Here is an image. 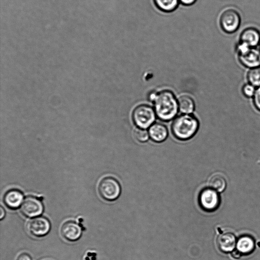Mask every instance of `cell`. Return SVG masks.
Here are the masks:
<instances>
[{
    "label": "cell",
    "instance_id": "18",
    "mask_svg": "<svg viewBox=\"0 0 260 260\" xmlns=\"http://www.w3.org/2000/svg\"><path fill=\"white\" fill-rule=\"evenodd\" d=\"M178 107L180 111L185 114H190L194 110V104L192 99L187 95H183L178 100Z\"/></svg>",
    "mask_w": 260,
    "mask_h": 260
},
{
    "label": "cell",
    "instance_id": "10",
    "mask_svg": "<svg viewBox=\"0 0 260 260\" xmlns=\"http://www.w3.org/2000/svg\"><path fill=\"white\" fill-rule=\"evenodd\" d=\"M61 234L66 240L74 241L79 239L82 234L81 226L75 221L70 220L65 222L61 226Z\"/></svg>",
    "mask_w": 260,
    "mask_h": 260
},
{
    "label": "cell",
    "instance_id": "24",
    "mask_svg": "<svg viewBox=\"0 0 260 260\" xmlns=\"http://www.w3.org/2000/svg\"><path fill=\"white\" fill-rule=\"evenodd\" d=\"M17 260H31L29 255L26 253H22L19 255Z\"/></svg>",
    "mask_w": 260,
    "mask_h": 260
},
{
    "label": "cell",
    "instance_id": "26",
    "mask_svg": "<svg viewBox=\"0 0 260 260\" xmlns=\"http://www.w3.org/2000/svg\"><path fill=\"white\" fill-rule=\"evenodd\" d=\"M1 215H0V218L1 219H2L5 215V212L3 208L2 207H1Z\"/></svg>",
    "mask_w": 260,
    "mask_h": 260
},
{
    "label": "cell",
    "instance_id": "23",
    "mask_svg": "<svg viewBox=\"0 0 260 260\" xmlns=\"http://www.w3.org/2000/svg\"><path fill=\"white\" fill-rule=\"evenodd\" d=\"M180 3L184 6H191L193 5L197 0H179Z\"/></svg>",
    "mask_w": 260,
    "mask_h": 260
},
{
    "label": "cell",
    "instance_id": "21",
    "mask_svg": "<svg viewBox=\"0 0 260 260\" xmlns=\"http://www.w3.org/2000/svg\"><path fill=\"white\" fill-rule=\"evenodd\" d=\"M255 90V86L250 83L245 84L242 88L244 95L248 98L253 96Z\"/></svg>",
    "mask_w": 260,
    "mask_h": 260
},
{
    "label": "cell",
    "instance_id": "5",
    "mask_svg": "<svg viewBox=\"0 0 260 260\" xmlns=\"http://www.w3.org/2000/svg\"><path fill=\"white\" fill-rule=\"evenodd\" d=\"M219 22L222 30L226 33L231 34L238 29L241 18L236 11L228 9L221 14Z\"/></svg>",
    "mask_w": 260,
    "mask_h": 260
},
{
    "label": "cell",
    "instance_id": "22",
    "mask_svg": "<svg viewBox=\"0 0 260 260\" xmlns=\"http://www.w3.org/2000/svg\"><path fill=\"white\" fill-rule=\"evenodd\" d=\"M253 103L257 109L260 111V86L255 90L253 95Z\"/></svg>",
    "mask_w": 260,
    "mask_h": 260
},
{
    "label": "cell",
    "instance_id": "1",
    "mask_svg": "<svg viewBox=\"0 0 260 260\" xmlns=\"http://www.w3.org/2000/svg\"><path fill=\"white\" fill-rule=\"evenodd\" d=\"M153 102L155 114L161 120L169 121L176 115L178 103L171 91L164 90L156 93Z\"/></svg>",
    "mask_w": 260,
    "mask_h": 260
},
{
    "label": "cell",
    "instance_id": "11",
    "mask_svg": "<svg viewBox=\"0 0 260 260\" xmlns=\"http://www.w3.org/2000/svg\"><path fill=\"white\" fill-rule=\"evenodd\" d=\"M236 244V237L232 233H223L217 239V244L219 249L224 252L232 251Z\"/></svg>",
    "mask_w": 260,
    "mask_h": 260
},
{
    "label": "cell",
    "instance_id": "12",
    "mask_svg": "<svg viewBox=\"0 0 260 260\" xmlns=\"http://www.w3.org/2000/svg\"><path fill=\"white\" fill-rule=\"evenodd\" d=\"M23 196L22 193L16 189H12L7 191L4 197V202L8 208L15 209L22 204Z\"/></svg>",
    "mask_w": 260,
    "mask_h": 260
},
{
    "label": "cell",
    "instance_id": "13",
    "mask_svg": "<svg viewBox=\"0 0 260 260\" xmlns=\"http://www.w3.org/2000/svg\"><path fill=\"white\" fill-rule=\"evenodd\" d=\"M240 41L247 44L251 47L255 48L260 43V33L255 28H247L241 32Z\"/></svg>",
    "mask_w": 260,
    "mask_h": 260
},
{
    "label": "cell",
    "instance_id": "6",
    "mask_svg": "<svg viewBox=\"0 0 260 260\" xmlns=\"http://www.w3.org/2000/svg\"><path fill=\"white\" fill-rule=\"evenodd\" d=\"M41 201L34 196H27L21 205L20 211L25 216L34 217L39 216L43 211Z\"/></svg>",
    "mask_w": 260,
    "mask_h": 260
},
{
    "label": "cell",
    "instance_id": "3",
    "mask_svg": "<svg viewBox=\"0 0 260 260\" xmlns=\"http://www.w3.org/2000/svg\"><path fill=\"white\" fill-rule=\"evenodd\" d=\"M98 191L101 197L107 201H114L118 198L121 192L119 182L115 178L106 177L99 182Z\"/></svg>",
    "mask_w": 260,
    "mask_h": 260
},
{
    "label": "cell",
    "instance_id": "19",
    "mask_svg": "<svg viewBox=\"0 0 260 260\" xmlns=\"http://www.w3.org/2000/svg\"><path fill=\"white\" fill-rule=\"evenodd\" d=\"M247 79L254 86H260V67L252 68L248 73Z\"/></svg>",
    "mask_w": 260,
    "mask_h": 260
},
{
    "label": "cell",
    "instance_id": "27",
    "mask_svg": "<svg viewBox=\"0 0 260 260\" xmlns=\"http://www.w3.org/2000/svg\"><path fill=\"white\" fill-rule=\"evenodd\" d=\"M259 46H260V43H259Z\"/></svg>",
    "mask_w": 260,
    "mask_h": 260
},
{
    "label": "cell",
    "instance_id": "9",
    "mask_svg": "<svg viewBox=\"0 0 260 260\" xmlns=\"http://www.w3.org/2000/svg\"><path fill=\"white\" fill-rule=\"evenodd\" d=\"M240 61L244 66L254 68L260 66V50L251 47L238 54Z\"/></svg>",
    "mask_w": 260,
    "mask_h": 260
},
{
    "label": "cell",
    "instance_id": "15",
    "mask_svg": "<svg viewBox=\"0 0 260 260\" xmlns=\"http://www.w3.org/2000/svg\"><path fill=\"white\" fill-rule=\"evenodd\" d=\"M238 251L243 254L251 252L254 247V242L252 238L248 236L240 237L236 244Z\"/></svg>",
    "mask_w": 260,
    "mask_h": 260
},
{
    "label": "cell",
    "instance_id": "2",
    "mask_svg": "<svg viewBox=\"0 0 260 260\" xmlns=\"http://www.w3.org/2000/svg\"><path fill=\"white\" fill-rule=\"evenodd\" d=\"M199 122L193 116L183 115L177 117L172 125V131L178 139L186 140L192 138L197 133Z\"/></svg>",
    "mask_w": 260,
    "mask_h": 260
},
{
    "label": "cell",
    "instance_id": "14",
    "mask_svg": "<svg viewBox=\"0 0 260 260\" xmlns=\"http://www.w3.org/2000/svg\"><path fill=\"white\" fill-rule=\"evenodd\" d=\"M148 133L151 139L156 142L164 141L168 136V131L166 126L158 123L151 125Z\"/></svg>",
    "mask_w": 260,
    "mask_h": 260
},
{
    "label": "cell",
    "instance_id": "8",
    "mask_svg": "<svg viewBox=\"0 0 260 260\" xmlns=\"http://www.w3.org/2000/svg\"><path fill=\"white\" fill-rule=\"evenodd\" d=\"M200 203L202 208L208 211L215 210L218 206L219 198L218 193L213 189H205L200 194Z\"/></svg>",
    "mask_w": 260,
    "mask_h": 260
},
{
    "label": "cell",
    "instance_id": "20",
    "mask_svg": "<svg viewBox=\"0 0 260 260\" xmlns=\"http://www.w3.org/2000/svg\"><path fill=\"white\" fill-rule=\"evenodd\" d=\"M136 139L140 142H145L149 138V133L144 128H137L134 131Z\"/></svg>",
    "mask_w": 260,
    "mask_h": 260
},
{
    "label": "cell",
    "instance_id": "17",
    "mask_svg": "<svg viewBox=\"0 0 260 260\" xmlns=\"http://www.w3.org/2000/svg\"><path fill=\"white\" fill-rule=\"evenodd\" d=\"M208 184L211 188L218 192H221L224 189L226 186V181L221 175L215 174L209 178Z\"/></svg>",
    "mask_w": 260,
    "mask_h": 260
},
{
    "label": "cell",
    "instance_id": "25",
    "mask_svg": "<svg viewBox=\"0 0 260 260\" xmlns=\"http://www.w3.org/2000/svg\"><path fill=\"white\" fill-rule=\"evenodd\" d=\"M232 255L234 258H239L240 256V252L238 251H234L232 253Z\"/></svg>",
    "mask_w": 260,
    "mask_h": 260
},
{
    "label": "cell",
    "instance_id": "4",
    "mask_svg": "<svg viewBox=\"0 0 260 260\" xmlns=\"http://www.w3.org/2000/svg\"><path fill=\"white\" fill-rule=\"evenodd\" d=\"M133 119L137 126L145 129L150 126L154 122L155 119V112L149 106L141 105L134 109Z\"/></svg>",
    "mask_w": 260,
    "mask_h": 260
},
{
    "label": "cell",
    "instance_id": "16",
    "mask_svg": "<svg viewBox=\"0 0 260 260\" xmlns=\"http://www.w3.org/2000/svg\"><path fill=\"white\" fill-rule=\"evenodd\" d=\"M154 5L159 10L164 12H171L178 7L179 0H153Z\"/></svg>",
    "mask_w": 260,
    "mask_h": 260
},
{
    "label": "cell",
    "instance_id": "7",
    "mask_svg": "<svg viewBox=\"0 0 260 260\" xmlns=\"http://www.w3.org/2000/svg\"><path fill=\"white\" fill-rule=\"evenodd\" d=\"M27 229L31 235L35 236H44L49 232L50 223L46 217H37L27 223Z\"/></svg>",
    "mask_w": 260,
    "mask_h": 260
}]
</instances>
